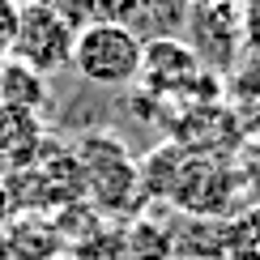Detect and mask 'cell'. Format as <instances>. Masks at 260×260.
<instances>
[{"label": "cell", "mask_w": 260, "mask_h": 260, "mask_svg": "<svg viewBox=\"0 0 260 260\" xmlns=\"http://www.w3.org/2000/svg\"><path fill=\"white\" fill-rule=\"evenodd\" d=\"M0 103L17 107V111H43V103H47V77L35 73L30 64L5 56L0 60Z\"/></svg>", "instance_id": "ba28073f"}, {"label": "cell", "mask_w": 260, "mask_h": 260, "mask_svg": "<svg viewBox=\"0 0 260 260\" xmlns=\"http://www.w3.org/2000/svg\"><path fill=\"white\" fill-rule=\"evenodd\" d=\"M243 197L239 188V171L235 162H226L218 154H188L179 162L175 179H171V201L192 218H222L235 209V201Z\"/></svg>", "instance_id": "7a4b0ae2"}, {"label": "cell", "mask_w": 260, "mask_h": 260, "mask_svg": "<svg viewBox=\"0 0 260 260\" xmlns=\"http://www.w3.org/2000/svg\"><path fill=\"white\" fill-rule=\"evenodd\" d=\"M243 35H247V51L260 47V0H243Z\"/></svg>", "instance_id": "4fadbf2b"}, {"label": "cell", "mask_w": 260, "mask_h": 260, "mask_svg": "<svg viewBox=\"0 0 260 260\" xmlns=\"http://www.w3.org/2000/svg\"><path fill=\"white\" fill-rule=\"evenodd\" d=\"M188 5H192V9H201V5H218V0H188Z\"/></svg>", "instance_id": "9a60e30c"}, {"label": "cell", "mask_w": 260, "mask_h": 260, "mask_svg": "<svg viewBox=\"0 0 260 260\" xmlns=\"http://www.w3.org/2000/svg\"><path fill=\"white\" fill-rule=\"evenodd\" d=\"M256 115H260V107H256Z\"/></svg>", "instance_id": "2e32d148"}, {"label": "cell", "mask_w": 260, "mask_h": 260, "mask_svg": "<svg viewBox=\"0 0 260 260\" xmlns=\"http://www.w3.org/2000/svg\"><path fill=\"white\" fill-rule=\"evenodd\" d=\"M201 56L175 35H154L141 43V73L137 81L154 94H183L201 77Z\"/></svg>", "instance_id": "8992f818"}, {"label": "cell", "mask_w": 260, "mask_h": 260, "mask_svg": "<svg viewBox=\"0 0 260 260\" xmlns=\"http://www.w3.org/2000/svg\"><path fill=\"white\" fill-rule=\"evenodd\" d=\"M235 171H239V188L247 205H260V141H247L235 158Z\"/></svg>", "instance_id": "8fae6325"}, {"label": "cell", "mask_w": 260, "mask_h": 260, "mask_svg": "<svg viewBox=\"0 0 260 260\" xmlns=\"http://www.w3.org/2000/svg\"><path fill=\"white\" fill-rule=\"evenodd\" d=\"M222 256L226 260H260V205H247L235 213L222 231Z\"/></svg>", "instance_id": "9c48e42d"}, {"label": "cell", "mask_w": 260, "mask_h": 260, "mask_svg": "<svg viewBox=\"0 0 260 260\" xmlns=\"http://www.w3.org/2000/svg\"><path fill=\"white\" fill-rule=\"evenodd\" d=\"M94 13L99 21H115L137 35V26H154L162 17V5L158 0H94Z\"/></svg>", "instance_id": "30bf717a"}, {"label": "cell", "mask_w": 260, "mask_h": 260, "mask_svg": "<svg viewBox=\"0 0 260 260\" xmlns=\"http://www.w3.org/2000/svg\"><path fill=\"white\" fill-rule=\"evenodd\" d=\"M17 9H21V0H0V60H5L9 47H13V35H17Z\"/></svg>", "instance_id": "7c38bea8"}, {"label": "cell", "mask_w": 260, "mask_h": 260, "mask_svg": "<svg viewBox=\"0 0 260 260\" xmlns=\"http://www.w3.org/2000/svg\"><path fill=\"white\" fill-rule=\"evenodd\" d=\"M9 209H13V197H9V188H5V183H0V222L9 218Z\"/></svg>", "instance_id": "5bb4252c"}, {"label": "cell", "mask_w": 260, "mask_h": 260, "mask_svg": "<svg viewBox=\"0 0 260 260\" xmlns=\"http://www.w3.org/2000/svg\"><path fill=\"white\" fill-rule=\"evenodd\" d=\"M43 154V120L39 111H17L0 103V175H21Z\"/></svg>", "instance_id": "52a82bcc"}, {"label": "cell", "mask_w": 260, "mask_h": 260, "mask_svg": "<svg viewBox=\"0 0 260 260\" xmlns=\"http://www.w3.org/2000/svg\"><path fill=\"white\" fill-rule=\"evenodd\" d=\"M188 47L201 56L205 69L222 73L239 60V51H247L243 35V0H218V5H201L192 9V39Z\"/></svg>", "instance_id": "5b68a950"}, {"label": "cell", "mask_w": 260, "mask_h": 260, "mask_svg": "<svg viewBox=\"0 0 260 260\" xmlns=\"http://www.w3.org/2000/svg\"><path fill=\"white\" fill-rule=\"evenodd\" d=\"M81 179L90 197L111 213H124L141 192V167L115 137H85L81 141Z\"/></svg>", "instance_id": "277c9868"}, {"label": "cell", "mask_w": 260, "mask_h": 260, "mask_svg": "<svg viewBox=\"0 0 260 260\" xmlns=\"http://www.w3.org/2000/svg\"><path fill=\"white\" fill-rule=\"evenodd\" d=\"M69 64L90 85H103V90L133 85L141 73V35H133L128 26H115V21H90L73 35Z\"/></svg>", "instance_id": "6da1fadb"}, {"label": "cell", "mask_w": 260, "mask_h": 260, "mask_svg": "<svg viewBox=\"0 0 260 260\" xmlns=\"http://www.w3.org/2000/svg\"><path fill=\"white\" fill-rule=\"evenodd\" d=\"M9 56L30 64L35 73H56L73 60V26L51 0H21L17 9V35Z\"/></svg>", "instance_id": "3957f363"}]
</instances>
